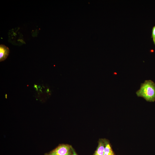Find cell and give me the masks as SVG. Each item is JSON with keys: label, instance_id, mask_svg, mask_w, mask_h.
Here are the masks:
<instances>
[{"label": "cell", "instance_id": "obj_1", "mask_svg": "<svg viewBox=\"0 0 155 155\" xmlns=\"http://www.w3.org/2000/svg\"><path fill=\"white\" fill-rule=\"evenodd\" d=\"M138 97H142L146 101H155V84L150 80H146L141 84L140 89L136 92Z\"/></svg>", "mask_w": 155, "mask_h": 155}, {"label": "cell", "instance_id": "obj_2", "mask_svg": "<svg viewBox=\"0 0 155 155\" xmlns=\"http://www.w3.org/2000/svg\"><path fill=\"white\" fill-rule=\"evenodd\" d=\"M71 147L67 144L60 145L52 151L50 155H66L71 152Z\"/></svg>", "mask_w": 155, "mask_h": 155}, {"label": "cell", "instance_id": "obj_3", "mask_svg": "<svg viewBox=\"0 0 155 155\" xmlns=\"http://www.w3.org/2000/svg\"><path fill=\"white\" fill-rule=\"evenodd\" d=\"M9 49L5 46L1 44L0 45V61L1 62L5 60L9 55Z\"/></svg>", "mask_w": 155, "mask_h": 155}, {"label": "cell", "instance_id": "obj_4", "mask_svg": "<svg viewBox=\"0 0 155 155\" xmlns=\"http://www.w3.org/2000/svg\"><path fill=\"white\" fill-rule=\"evenodd\" d=\"M104 147L105 143L102 140H100L94 155H103Z\"/></svg>", "mask_w": 155, "mask_h": 155}, {"label": "cell", "instance_id": "obj_5", "mask_svg": "<svg viewBox=\"0 0 155 155\" xmlns=\"http://www.w3.org/2000/svg\"><path fill=\"white\" fill-rule=\"evenodd\" d=\"M103 155H115L110 145L107 143H105Z\"/></svg>", "mask_w": 155, "mask_h": 155}, {"label": "cell", "instance_id": "obj_6", "mask_svg": "<svg viewBox=\"0 0 155 155\" xmlns=\"http://www.w3.org/2000/svg\"><path fill=\"white\" fill-rule=\"evenodd\" d=\"M152 36L153 38L155 37V26L153 28Z\"/></svg>", "mask_w": 155, "mask_h": 155}, {"label": "cell", "instance_id": "obj_7", "mask_svg": "<svg viewBox=\"0 0 155 155\" xmlns=\"http://www.w3.org/2000/svg\"><path fill=\"white\" fill-rule=\"evenodd\" d=\"M72 149V152H73V155H77L75 152V151L73 150V149Z\"/></svg>", "mask_w": 155, "mask_h": 155}, {"label": "cell", "instance_id": "obj_8", "mask_svg": "<svg viewBox=\"0 0 155 155\" xmlns=\"http://www.w3.org/2000/svg\"><path fill=\"white\" fill-rule=\"evenodd\" d=\"M153 40L154 42V43L155 44V37L153 38Z\"/></svg>", "mask_w": 155, "mask_h": 155}, {"label": "cell", "instance_id": "obj_9", "mask_svg": "<svg viewBox=\"0 0 155 155\" xmlns=\"http://www.w3.org/2000/svg\"><path fill=\"white\" fill-rule=\"evenodd\" d=\"M71 155V152H70L68 154H67V155Z\"/></svg>", "mask_w": 155, "mask_h": 155}, {"label": "cell", "instance_id": "obj_10", "mask_svg": "<svg viewBox=\"0 0 155 155\" xmlns=\"http://www.w3.org/2000/svg\"><path fill=\"white\" fill-rule=\"evenodd\" d=\"M46 155H50L49 154H47Z\"/></svg>", "mask_w": 155, "mask_h": 155}]
</instances>
